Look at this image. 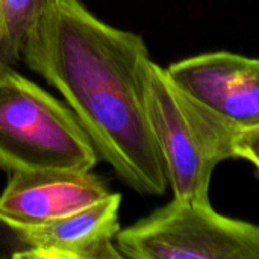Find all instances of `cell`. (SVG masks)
I'll use <instances>...</instances> for the list:
<instances>
[{
    "label": "cell",
    "instance_id": "8992f818",
    "mask_svg": "<svg viewBox=\"0 0 259 259\" xmlns=\"http://www.w3.org/2000/svg\"><path fill=\"white\" fill-rule=\"evenodd\" d=\"M0 194V212L36 226L83 209L111 194L97 175L77 170L14 171Z\"/></svg>",
    "mask_w": 259,
    "mask_h": 259
},
{
    "label": "cell",
    "instance_id": "8fae6325",
    "mask_svg": "<svg viewBox=\"0 0 259 259\" xmlns=\"http://www.w3.org/2000/svg\"><path fill=\"white\" fill-rule=\"evenodd\" d=\"M0 41H2V20H0Z\"/></svg>",
    "mask_w": 259,
    "mask_h": 259
},
{
    "label": "cell",
    "instance_id": "7a4b0ae2",
    "mask_svg": "<svg viewBox=\"0 0 259 259\" xmlns=\"http://www.w3.org/2000/svg\"><path fill=\"white\" fill-rule=\"evenodd\" d=\"M149 123L175 199L209 202L215 167L237 158L240 129L190 96L150 58L144 64Z\"/></svg>",
    "mask_w": 259,
    "mask_h": 259
},
{
    "label": "cell",
    "instance_id": "30bf717a",
    "mask_svg": "<svg viewBox=\"0 0 259 259\" xmlns=\"http://www.w3.org/2000/svg\"><path fill=\"white\" fill-rule=\"evenodd\" d=\"M237 158L252 162L259 173V126L241 131L237 140Z\"/></svg>",
    "mask_w": 259,
    "mask_h": 259
},
{
    "label": "cell",
    "instance_id": "6da1fadb",
    "mask_svg": "<svg viewBox=\"0 0 259 259\" xmlns=\"http://www.w3.org/2000/svg\"><path fill=\"white\" fill-rule=\"evenodd\" d=\"M143 38L97 18L80 0H58L27 33L21 59L56 88L97 155L141 194L168 178L146 108Z\"/></svg>",
    "mask_w": 259,
    "mask_h": 259
},
{
    "label": "cell",
    "instance_id": "3957f363",
    "mask_svg": "<svg viewBox=\"0 0 259 259\" xmlns=\"http://www.w3.org/2000/svg\"><path fill=\"white\" fill-rule=\"evenodd\" d=\"M96 162L97 150L73 111L0 64V168L88 171Z\"/></svg>",
    "mask_w": 259,
    "mask_h": 259
},
{
    "label": "cell",
    "instance_id": "277c9868",
    "mask_svg": "<svg viewBox=\"0 0 259 259\" xmlns=\"http://www.w3.org/2000/svg\"><path fill=\"white\" fill-rule=\"evenodd\" d=\"M115 246L131 259H259V226L215 212L211 202L173 199L120 229Z\"/></svg>",
    "mask_w": 259,
    "mask_h": 259
},
{
    "label": "cell",
    "instance_id": "ba28073f",
    "mask_svg": "<svg viewBox=\"0 0 259 259\" xmlns=\"http://www.w3.org/2000/svg\"><path fill=\"white\" fill-rule=\"evenodd\" d=\"M58 0H0V64L21 59L23 42L36 21Z\"/></svg>",
    "mask_w": 259,
    "mask_h": 259
},
{
    "label": "cell",
    "instance_id": "9c48e42d",
    "mask_svg": "<svg viewBox=\"0 0 259 259\" xmlns=\"http://www.w3.org/2000/svg\"><path fill=\"white\" fill-rule=\"evenodd\" d=\"M32 241L27 226L0 212V259H30Z\"/></svg>",
    "mask_w": 259,
    "mask_h": 259
},
{
    "label": "cell",
    "instance_id": "52a82bcc",
    "mask_svg": "<svg viewBox=\"0 0 259 259\" xmlns=\"http://www.w3.org/2000/svg\"><path fill=\"white\" fill-rule=\"evenodd\" d=\"M121 196L105 199L65 217L27 226L30 259H121L115 246Z\"/></svg>",
    "mask_w": 259,
    "mask_h": 259
},
{
    "label": "cell",
    "instance_id": "5b68a950",
    "mask_svg": "<svg viewBox=\"0 0 259 259\" xmlns=\"http://www.w3.org/2000/svg\"><path fill=\"white\" fill-rule=\"evenodd\" d=\"M165 70L176 85L237 129L259 126V58L212 52Z\"/></svg>",
    "mask_w": 259,
    "mask_h": 259
}]
</instances>
